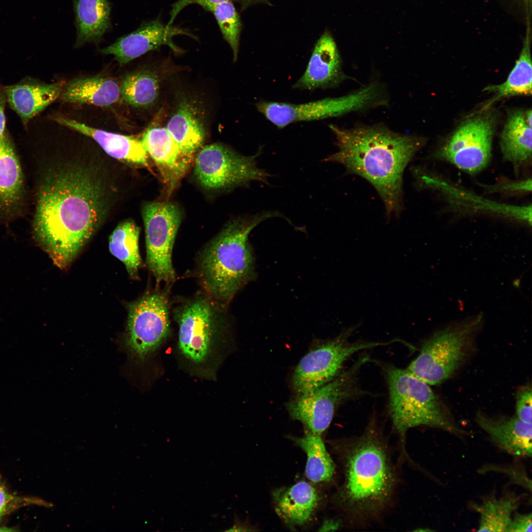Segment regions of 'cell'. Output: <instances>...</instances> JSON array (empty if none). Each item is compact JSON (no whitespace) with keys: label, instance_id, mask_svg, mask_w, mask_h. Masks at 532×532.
<instances>
[{"label":"cell","instance_id":"6da1fadb","mask_svg":"<svg viewBox=\"0 0 532 532\" xmlns=\"http://www.w3.org/2000/svg\"><path fill=\"white\" fill-rule=\"evenodd\" d=\"M102 189L90 172L74 166L56 171L41 186L35 235L60 269L70 266L100 225L105 209Z\"/></svg>","mask_w":532,"mask_h":532},{"label":"cell","instance_id":"7a4b0ae2","mask_svg":"<svg viewBox=\"0 0 532 532\" xmlns=\"http://www.w3.org/2000/svg\"><path fill=\"white\" fill-rule=\"evenodd\" d=\"M329 127L338 150L324 161L341 164L348 172L366 179L378 193L387 214H399L402 208L403 172L425 145V138L378 125Z\"/></svg>","mask_w":532,"mask_h":532},{"label":"cell","instance_id":"3957f363","mask_svg":"<svg viewBox=\"0 0 532 532\" xmlns=\"http://www.w3.org/2000/svg\"><path fill=\"white\" fill-rule=\"evenodd\" d=\"M283 215L266 212L229 223L199 253L196 274L202 292L226 305L256 277L255 260L248 240L262 222Z\"/></svg>","mask_w":532,"mask_h":532},{"label":"cell","instance_id":"277c9868","mask_svg":"<svg viewBox=\"0 0 532 532\" xmlns=\"http://www.w3.org/2000/svg\"><path fill=\"white\" fill-rule=\"evenodd\" d=\"M349 446L344 459V481L336 501L357 515L374 514L384 507L394 491L396 476L383 443L370 424Z\"/></svg>","mask_w":532,"mask_h":532},{"label":"cell","instance_id":"5b68a950","mask_svg":"<svg viewBox=\"0 0 532 532\" xmlns=\"http://www.w3.org/2000/svg\"><path fill=\"white\" fill-rule=\"evenodd\" d=\"M389 410L393 426L401 436L419 426L441 429L458 436L465 432L450 417L430 385L407 369L387 367Z\"/></svg>","mask_w":532,"mask_h":532},{"label":"cell","instance_id":"8992f818","mask_svg":"<svg viewBox=\"0 0 532 532\" xmlns=\"http://www.w3.org/2000/svg\"><path fill=\"white\" fill-rule=\"evenodd\" d=\"M227 308L201 292L181 300L173 309L179 348L186 359L196 364L207 359L216 340L229 326Z\"/></svg>","mask_w":532,"mask_h":532},{"label":"cell","instance_id":"52a82bcc","mask_svg":"<svg viewBox=\"0 0 532 532\" xmlns=\"http://www.w3.org/2000/svg\"><path fill=\"white\" fill-rule=\"evenodd\" d=\"M483 321L481 314L435 332L406 369L429 385L448 379L461 366Z\"/></svg>","mask_w":532,"mask_h":532},{"label":"cell","instance_id":"ba28073f","mask_svg":"<svg viewBox=\"0 0 532 532\" xmlns=\"http://www.w3.org/2000/svg\"><path fill=\"white\" fill-rule=\"evenodd\" d=\"M171 307L167 286L147 292L129 304L123 346L132 357L144 360L168 336Z\"/></svg>","mask_w":532,"mask_h":532},{"label":"cell","instance_id":"9c48e42d","mask_svg":"<svg viewBox=\"0 0 532 532\" xmlns=\"http://www.w3.org/2000/svg\"><path fill=\"white\" fill-rule=\"evenodd\" d=\"M384 102L380 88L372 84L337 98H327L300 104L261 101L256 106L269 121L281 129L291 123L336 117Z\"/></svg>","mask_w":532,"mask_h":532},{"label":"cell","instance_id":"30bf717a","mask_svg":"<svg viewBox=\"0 0 532 532\" xmlns=\"http://www.w3.org/2000/svg\"><path fill=\"white\" fill-rule=\"evenodd\" d=\"M368 359L363 357L326 384L305 394L295 395L286 405L291 418L301 422L307 431L321 436L338 406L355 394L357 373Z\"/></svg>","mask_w":532,"mask_h":532},{"label":"cell","instance_id":"8fae6325","mask_svg":"<svg viewBox=\"0 0 532 532\" xmlns=\"http://www.w3.org/2000/svg\"><path fill=\"white\" fill-rule=\"evenodd\" d=\"M146 242V263L157 287H170L176 280L172 250L181 222V212L172 202H150L143 207Z\"/></svg>","mask_w":532,"mask_h":532},{"label":"cell","instance_id":"7c38bea8","mask_svg":"<svg viewBox=\"0 0 532 532\" xmlns=\"http://www.w3.org/2000/svg\"><path fill=\"white\" fill-rule=\"evenodd\" d=\"M347 333H343L334 339L318 343L301 359L291 379L295 395L313 391L332 380L352 354L397 341L351 343L347 341Z\"/></svg>","mask_w":532,"mask_h":532},{"label":"cell","instance_id":"4fadbf2b","mask_svg":"<svg viewBox=\"0 0 532 532\" xmlns=\"http://www.w3.org/2000/svg\"><path fill=\"white\" fill-rule=\"evenodd\" d=\"M261 151L260 148L254 155L245 156L221 144L206 145L196 157L195 175L209 189L232 188L253 181L267 184L269 174L256 164Z\"/></svg>","mask_w":532,"mask_h":532},{"label":"cell","instance_id":"5bb4252c","mask_svg":"<svg viewBox=\"0 0 532 532\" xmlns=\"http://www.w3.org/2000/svg\"><path fill=\"white\" fill-rule=\"evenodd\" d=\"M495 119L478 114L463 122L434 154L469 174L484 169L492 157Z\"/></svg>","mask_w":532,"mask_h":532},{"label":"cell","instance_id":"9a60e30c","mask_svg":"<svg viewBox=\"0 0 532 532\" xmlns=\"http://www.w3.org/2000/svg\"><path fill=\"white\" fill-rule=\"evenodd\" d=\"M185 34L194 37L185 30L164 24L158 18L145 22L133 32L118 38L100 50L103 54L112 55L120 65H124L162 45H167L175 52L182 50L173 41V37Z\"/></svg>","mask_w":532,"mask_h":532},{"label":"cell","instance_id":"2e32d148","mask_svg":"<svg viewBox=\"0 0 532 532\" xmlns=\"http://www.w3.org/2000/svg\"><path fill=\"white\" fill-rule=\"evenodd\" d=\"M345 78L336 44L326 31L316 43L304 73L293 88L308 91L327 89L337 86Z\"/></svg>","mask_w":532,"mask_h":532},{"label":"cell","instance_id":"e0dca14e","mask_svg":"<svg viewBox=\"0 0 532 532\" xmlns=\"http://www.w3.org/2000/svg\"><path fill=\"white\" fill-rule=\"evenodd\" d=\"M141 141L165 180L173 187L185 173L192 158L181 150L166 128H149Z\"/></svg>","mask_w":532,"mask_h":532},{"label":"cell","instance_id":"ac0fdd59","mask_svg":"<svg viewBox=\"0 0 532 532\" xmlns=\"http://www.w3.org/2000/svg\"><path fill=\"white\" fill-rule=\"evenodd\" d=\"M5 89L7 102L25 126L58 99L62 91L60 83L46 84L29 78Z\"/></svg>","mask_w":532,"mask_h":532},{"label":"cell","instance_id":"d6986e66","mask_svg":"<svg viewBox=\"0 0 532 532\" xmlns=\"http://www.w3.org/2000/svg\"><path fill=\"white\" fill-rule=\"evenodd\" d=\"M476 421L501 449L516 456H532V424L517 417L494 419L481 413Z\"/></svg>","mask_w":532,"mask_h":532},{"label":"cell","instance_id":"ffe728a7","mask_svg":"<svg viewBox=\"0 0 532 532\" xmlns=\"http://www.w3.org/2000/svg\"><path fill=\"white\" fill-rule=\"evenodd\" d=\"M52 119L64 126L93 138L112 157L133 164L146 163L147 153L141 140L130 136L89 127L62 116H54Z\"/></svg>","mask_w":532,"mask_h":532},{"label":"cell","instance_id":"44dd1931","mask_svg":"<svg viewBox=\"0 0 532 532\" xmlns=\"http://www.w3.org/2000/svg\"><path fill=\"white\" fill-rule=\"evenodd\" d=\"M273 498L278 515L288 523L299 526L310 520L319 501L315 488L304 481L275 490Z\"/></svg>","mask_w":532,"mask_h":532},{"label":"cell","instance_id":"7402d4cb","mask_svg":"<svg viewBox=\"0 0 532 532\" xmlns=\"http://www.w3.org/2000/svg\"><path fill=\"white\" fill-rule=\"evenodd\" d=\"M76 29L75 47L98 43L111 28L109 0H73Z\"/></svg>","mask_w":532,"mask_h":532},{"label":"cell","instance_id":"603a6c76","mask_svg":"<svg viewBox=\"0 0 532 532\" xmlns=\"http://www.w3.org/2000/svg\"><path fill=\"white\" fill-rule=\"evenodd\" d=\"M121 97L120 86L113 80L102 76L75 79L61 93L65 102L108 106Z\"/></svg>","mask_w":532,"mask_h":532},{"label":"cell","instance_id":"cb8c5ba5","mask_svg":"<svg viewBox=\"0 0 532 532\" xmlns=\"http://www.w3.org/2000/svg\"><path fill=\"white\" fill-rule=\"evenodd\" d=\"M500 147L503 159L520 166L532 160V127L526 123L525 112L510 111L502 131Z\"/></svg>","mask_w":532,"mask_h":532},{"label":"cell","instance_id":"d4e9b609","mask_svg":"<svg viewBox=\"0 0 532 532\" xmlns=\"http://www.w3.org/2000/svg\"><path fill=\"white\" fill-rule=\"evenodd\" d=\"M530 16L527 17L526 35L519 57L503 83L489 86L484 91L494 93V97L486 107L501 99L515 96H531L532 93V66L531 54V27Z\"/></svg>","mask_w":532,"mask_h":532},{"label":"cell","instance_id":"484cf974","mask_svg":"<svg viewBox=\"0 0 532 532\" xmlns=\"http://www.w3.org/2000/svg\"><path fill=\"white\" fill-rule=\"evenodd\" d=\"M23 187L21 166L5 133L0 138V205L10 208L20 201Z\"/></svg>","mask_w":532,"mask_h":532},{"label":"cell","instance_id":"4316f807","mask_svg":"<svg viewBox=\"0 0 532 532\" xmlns=\"http://www.w3.org/2000/svg\"><path fill=\"white\" fill-rule=\"evenodd\" d=\"M166 129L181 150L191 157L204 140L203 126L186 102L179 105L168 121Z\"/></svg>","mask_w":532,"mask_h":532},{"label":"cell","instance_id":"83f0119b","mask_svg":"<svg viewBox=\"0 0 532 532\" xmlns=\"http://www.w3.org/2000/svg\"><path fill=\"white\" fill-rule=\"evenodd\" d=\"M138 227L131 220L120 223L109 238L110 252L125 265L129 276L133 280L138 278L141 258L139 250Z\"/></svg>","mask_w":532,"mask_h":532},{"label":"cell","instance_id":"f1b7e54d","mask_svg":"<svg viewBox=\"0 0 532 532\" xmlns=\"http://www.w3.org/2000/svg\"><path fill=\"white\" fill-rule=\"evenodd\" d=\"M519 498L508 495L499 499L491 497L471 507L480 516L478 532H507L512 513L518 508Z\"/></svg>","mask_w":532,"mask_h":532},{"label":"cell","instance_id":"f546056e","mask_svg":"<svg viewBox=\"0 0 532 532\" xmlns=\"http://www.w3.org/2000/svg\"><path fill=\"white\" fill-rule=\"evenodd\" d=\"M292 439L306 454L307 478L314 483L329 481L333 475L334 466L321 436L306 431L302 437Z\"/></svg>","mask_w":532,"mask_h":532},{"label":"cell","instance_id":"4dcf8cb0","mask_svg":"<svg viewBox=\"0 0 532 532\" xmlns=\"http://www.w3.org/2000/svg\"><path fill=\"white\" fill-rule=\"evenodd\" d=\"M120 89L121 97L126 103L145 108L152 105L157 100L159 83L152 72L141 71L126 76Z\"/></svg>","mask_w":532,"mask_h":532},{"label":"cell","instance_id":"1f68e13d","mask_svg":"<svg viewBox=\"0 0 532 532\" xmlns=\"http://www.w3.org/2000/svg\"><path fill=\"white\" fill-rule=\"evenodd\" d=\"M210 11L214 14L223 37L233 51V61H236L242 24L233 3L230 0L219 4Z\"/></svg>","mask_w":532,"mask_h":532},{"label":"cell","instance_id":"d6a6232c","mask_svg":"<svg viewBox=\"0 0 532 532\" xmlns=\"http://www.w3.org/2000/svg\"><path fill=\"white\" fill-rule=\"evenodd\" d=\"M29 505L50 507L53 504L39 498L23 496L12 493L0 475V520L7 514Z\"/></svg>","mask_w":532,"mask_h":532},{"label":"cell","instance_id":"836d02e7","mask_svg":"<svg viewBox=\"0 0 532 532\" xmlns=\"http://www.w3.org/2000/svg\"><path fill=\"white\" fill-rule=\"evenodd\" d=\"M532 393L530 387L521 389L517 394L516 400L517 417L526 423L532 424Z\"/></svg>","mask_w":532,"mask_h":532},{"label":"cell","instance_id":"e575fe53","mask_svg":"<svg viewBox=\"0 0 532 532\" xmlns=\"http://www.w3.org/2000/svg\"><path fill=\"white\" fill-rule=\"evenodd\" d=\"M532 513L515 514L510 523L507 532H528L532 531Z\"/></svg>","mask_w":532,"mask_h":532},{"label":"cell","instance_id":"d590c367","mask_svg":"<svg viewBox=\"0 0 532 532\" xmlns=\"http://www.w3.org/2000/svg\"><path fill=\"white\" fill-rule=\"evenodd\" d=\"M7 102V96L5 86H0V138L5 133V117L4 110Z\"/></svg>","mask_w":532,"mask_h":532},{"label":"cell","instance_id":"8d00e7d4","mask_svg":"<svg viewBox=\"0 0 532 532\" xmlns=\"http://www.w3.org/2000/svg\"><path fill=\"white\" fill-rule=\"evenodd\" d=\"M193 0H177L172 5V9L170 13V17L166 24L168 26L172 25L175 18L179 13L186 6L192 3Z\"/></svg>","mask_w":532,"mask_h":532},{"label":"cell","instance_id":"74e56055","mask_svg":"<svg viewBox=\"0 0 532 532\" xmlns=\"http://www.w3.org/2000/svg\"><path fill=\"white\" fill-rule=\"evenodd\" d=\"M230 0H193L192 3H197L202 6L205 10L210 11L211 8L214 6Z\"/></svg>","mask_w":532,"mask_h":532},{"label":"cell","instance_id":"f35d334b","mask_svg":"<svg viewBox=\"0 0 532 532\" xmlns=\"http://www.w3.org/2000/svg\"><path fill=\"white\" fill-rule=\"evenodd\" d=\"M240 5L242 10H245L248 7L255 4L261 3L271 5L268 0H234Z\"/></svg>","mask_w":532,"mask_h":532},{"label":"cell","instance_id":"ab89813d","mask_svg":"<svg viewBox=\"0 0 532 532\" xmlns=\"http://www.w3.org/2000/svg\"><path fill=\"white\" fill-rule=\"evenodd\" d=\"M338 523L333 520L325 521L321 527L320 531H330L335 530L338 528Z\"/></svg>","mask_w":532,"mask_h":532},{"label":"cell","instance_id":"60d3db41","mask_svg":"<svg viewBox=\"0 0 532 532\" xmlns=\"http://www.w3.org/2000/svg\"><path fill=\"white\" fill-rule=\"evenodd\" d=\"M532 110L531 109L528 110L525 112V119L527 124L532 127Z\"/></svg>","mask_w":532,"mask_h":532},{"label":"cell","instance_id":"b9f144b4","mask_svg":"<svg viewBox=\"0 0 532 532\" xmlns=\"http://www.w3.org/2000/svg\"><path fill=\"white\" fill-rule=\"evenodd\" d=\"M523 1L525 2L527 8V15H531L529 14V13L531 14L532 0H523Z\"/></svg>","mask_w":532,"mask_h":532},{"label":"cell","instance_id":"7bdbcfd3","mask_svg":"<svg viewBox=\"0 0 532 532\" xmlns=\"http://www.w3.org/2000/svg\"><path fill=\"white\" fill-rule=\"evenodd\" d=\"M14 531L15 530H12L11 528H6L4 527H0V531Z\"/></svg>","mask_w":532,"mask_h":532}]
</instances>
